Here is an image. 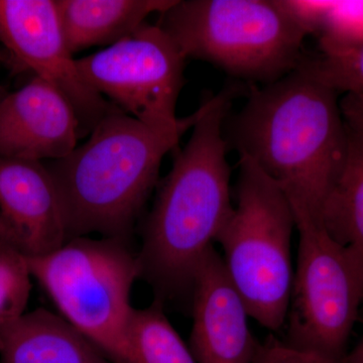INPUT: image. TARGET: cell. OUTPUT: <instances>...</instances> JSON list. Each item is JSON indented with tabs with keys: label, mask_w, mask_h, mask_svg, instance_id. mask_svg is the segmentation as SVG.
I'll use <instances>...</instances> for the list:
<instances>
[{
	"label": "cell",
	"mask_w": 363,
	"mask_h": 363,
	"mask_svg": "<svg viewBox=\"0 0 363 363\" xmlns=\"http://www.w3.org/2000/svg\"><path fill=\"white\" fill-rule=\"evenodd\" d=\"M236 93L226 88L204 102L188 143L173 150L145 222L138 257L161 302L191 293L196 269L233 213L224 125Z\"/></svg>",
	"instance_id": "6da1fadb"
},
{
	"label": "cell",
	"mask_w": 363,
	"mask_h": 363,
	"mask_svg": "<svg viewBox=\"0 0 363 363\" xmlns=\"http://www.w3.org/2000/svg\"><path fill=\"white\" fill-rule=\"evenodd\" d=\"M347 136L339 93L297 69L252 87L226 140L318 219L345 161Z\"/></svg>",
	"instance_id": "7a4b0ae2"
},
{
	"label": "cell",
	"mask_w": 363,
	"mask_h": 363,
	"mask_svg": "<svg viewBox=\"0 0 363 363\" xmlns=\"http://www.w3.org/2000/svg\"><path fill=\"white\" fill-rule=\"evenodd\" d=\"M204 109L203 102L168 126L149 125L118 109L68 156L44 162L58 190L69 240L92 233L128 240L156 188L162 159Z\"/></svg>",
	"instance_id": "3957f363"
},
{
	"label": "cell",
	"mask_w": 363,
	"mask_h": 363,
	"mask_svg": "<svg viewBox=\"0 0 363 363\" xmlns=\"http://www.w3.org/2000/svg\"><path fill=\"white\" fill-rule=\"evenodd\" d=\"M186 59L233 77L276 82L297 70L308 33L281 0H184L157 23Z\"/></svg>",
	"instance_id": "277c9868"
},
{
	"label": "cell",
	"mask_w": 363,
	"mask_h": 363,
	"mask_svg": "<svg viewBox=\"0 0 363 363\" xmlns=\"http://www.w3.org/2000/svg\"><path fill=\"white\" fill-rule=\"evenodd\" d=\"M28 267L58 309L112 363H140L128 340L130 294L142 278L138 253L128 240L71 238Z\"/></svg>",
	"instance_id": "5b68a950"
},
{
	"label": "cell",
	"mask_w": 363,
	"mask_h": 363,
	"mask_svg": "<svg viewBox=\"0 0 363 363\" xmlns=\"http://www.w3.org/2000/svg\"><path fill=\"white\" fill-rule=\"evenodd\" d=\"M238 166L236 205L216 241L250 317L277 331L286 321L292 295L295 214L285 191L255 162L240 157Z\"/></svg>",
	"instance_id": "8992f818"
},
{
	"label": "cell",
	"mask_w": 363,
	"mask_h": 363,
	"mask_svg": "<svg viewBox=\"0 0 363 363\" xmlns=\"http://www.w3.org/2000/svg\"><path fill=\"white\" fill-rule=\"evenodd\" d=\"M291 204L298 248L286 342L345 358L346 344L363 302V262L332 240L306 208Z\"/></svg>",
	"instance_id": "52a82bcc"
},
{
	"label": "cell",
	"mask_w": 363,
	"mask_h": 363,
	"mask_svg": "<svg viewBox=\"0 0 363 363\" xmlns=\"http://www.w3.org/2000/svg\"><path fill=\"white\" fill-rule=\"evenodd\" d=\"M186 58L160 26L145 23L102 51L77 60L93 90L138 121L152 126L176 123L185 84Z\"/></svg>",
	"instance_id": "ba28073f"
},
{
	"label": "cell",
	"mask_w": 363,
	"mask_h": 363,
	"mask_svg": "<svg viewBox=\"0 0 363 363\" xmlns=\"http://www.w3.org/2000/svg\"><path fill=\"white\" fill-rule=\"evenodd\" d=\"M0 42L35 77L63 95L75 111L80 138L118 111L81 76L67 45L55 0H0Z\"/></svg>",
	"instance_id": "9c48e42d"
},
{
	"label": "cell",
	"mask_w": 363,
	"mask_h": 363,
	"mask_svg": "<svg viewBox=\"0 0 363 363\" xmlns=\"http://www.w3.org/2000/svg\"><path fill=\"white\" fill-rule=\"evenodd\" d=\"M68 240L58 190L44 162L0 159V243L30 259Z\"/></svg>",
	"instance_id": "30bf717a"
},
{
	"label": "cell",
	"mask_w": 363,
	"mask_h": 363,
	"mask_svg": "<svg viewBox=\"0 0 363 363\" xmlns=\"http://www.w3.org/2000/svg\"><path fill=\"white\" fill-rule=\"evenodd\" d=\"M191 352L197 363H252L259 342L221 255L212 247L193 278Z\"/></svg>",
	"instance_id": "8fae6325"
},
{
	"label": "cell",
	"mask_w": 363,
	"mask_h": 363,
	"mask_svg": "<svg viewBox=\"0 0 363 363\" xmlns=\"http://www.w3.org/2000/svg\"><path fill=\"white\" fill-rule=\"evenodd\" d=\"M79 138L71 104L43 79L35 77L0 100V159H63Z\"/></svg>",
	"instance_id": "7c38bea8"
},
{
	"label": "cell",
	"mask_w": 363,
	"mask_h": 363,
	"mask_svg": "<svg viewBox=\"0 0 363 363\" xmlns=\"http://www.w3.org/2000/svg\"><path fill=\"white\" fill-rule=\"evenodd\" d=\"M0 363H112L60 315L40 309L0 327Z\"/></svg>",
	"instance_id": "4fadbf2b"
},
{
	"label": "cell",
	"mask_w": 363,
	"mask_h": 363,
	"mask_svg": "<svg viewBox=\"0 0 363 363\" xmlns=\"http://www.w3.org/2000/svg\"><path fill=\"white\" fill-rule=\"evenodd\" d=\"M72 54L109 45L130 35L152 13H164L176 0H55Z\"/></svg>",
	"instance_id": "5bb4252c"
},
{
	"label": "cell",
	"mask_w": 363,
	"mask_h": 363,
	"mask_svg": "<svg viewBox=\"0 0 363 363\" xmlns=\"http://www.w3.org/2000/svg\"><path fill=\"white\" fill-rule=\"evenodd\" d=\"M347 133L345 161L318 220L332 240L363 262V138L348 126Z\"/></svg>",
	"instance_id": "9a60e30c"
},
{
	"label": "cell",
	"mask_w": 363,
	"mask_h": 363,
	"mask_svg": "<svg viewBox=\"0 0 363 363\" xmlns=\"http://www.w3.org/2000/svg\"><path fill=\"white\" fill-rule=\"evenodd\" d=\"M128 333L140 363H197L164 314L161 301L143 309L133 308Z\"/></svg>",
	"instance_id": "2e32d148"
},
{
	"label": "cell",
	"mask_w": 363,
	"mask_h": 363,
	"mask_svg": "<svg viewBox=\"0 0 363 363\" xmlns=\"http://www.w3.org/2000/svg\"><path fill=\"white\" fill-rule=\"evenodd\" d=\"M297 69L339 94L363 96V44L305 56Z\"/></svg>",
	"instance_id": "e0dca14e"
},
{
	"label": "cell",
	"mask_w": 363,
	"mask_h": 363,
	"mask_svg": "<svg viewBox=\"0 0 363 363\" xmlns=\"http://www.w3.org/2000/svg\"><path fill=\"white\" fill-rule=\"evenodd\" d=\"M32 278L25 255L0 243V327L26 314Z\"/></svg>",
	"instance_id": "ac0fdd59"
},
{
	"label": "cell",
	"mask_w": 363,
	"mask_h": 363,
	"mask_svg": "<svg viewBox=\"0 0 363 363\" xmlns=\"http://www.w3.org/2000/svg\"><path fill=\"white\" fill-rule=\"evenodd\" d=\"M320 51L363 44V0L324 1L317 33Z\"/></svg>",
	"instance_id": "d6986e66"
},
{
	"label": "cell",
	"mask_w": 363,
	"mask_h": 363,
	"mask_svg": "<svg viewBox=\"0 0 363 363\" xmlns=\"http://www.w3.org/2000/svg\"><path fill=\"white\" fill-rule=\"evenodd\" d=\"M252 363H345V358L303 350L269 336L264 342H259Z\"/></svg>",
	"instance_id": "ffe728a7"
},
{
	"label": "cell",
	"mask_w": 363,
	"mask_h": 363,
	"mask_svg": "<svg viewBox=\"0 0 363 363\" xmlns=\"http://www.w3.org/2000/svg\"><path fill=\"white\" fill-rule=\"evenodd\" d=\"M344 121L351 130L363 138V96L347 93L340 99Z\"/></svg>",
	"instance_id": "44dd1931"
},
{
	"label": "cell",
	"mask_w": 363,
	"mask_h": 363,
	"mask_svg": "<svg viewBox=\"0 0 363 363\" xmlns=\"http://www.w3.org/2000/svg\"><path fill=\"white\" fill-rule=\"evenodd\" d=\"M345 363H363V337L350 354L345 357Z\"/></svg>",
	"instance_id": "7402d4cb"
},
{
	"label": "cell",
	"mask_w": 363,
	"mask_h": 363,
	"mask_svg": "<svg viewBox=\"0 0 363 363\" xmlns=\"http://www.w3.org/2000/svg\"><path fill=\"white\" fill-rule=\"evenodd\" d=\"M6 94L7 93H6V91H4V88L0 87V100H1L2 98L6 96Z\"/></svg>",
	"instance_id": "603a6c76"
}]
</instances>
